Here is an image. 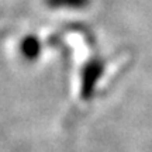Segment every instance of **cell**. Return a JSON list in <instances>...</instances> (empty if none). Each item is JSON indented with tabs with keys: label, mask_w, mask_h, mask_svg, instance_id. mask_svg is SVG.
<instances>
[{
	"label": "cell",
	"mask_w": 152,
	"mask_h": 152,
	"mask_svg": "<svg viewBox=\"0 0 152 152\" xmlns=\"http://www.w3.org/2000/svg\"><path fill=\"white\" fill-rule=\"evenodd\" d=\"M37 48H38V44L35 39H28L24 42V47H23V52L24 55H27L28 58H34L37 55Z\"/></svg>",
	"instance_id": "obj_1"
}]
</instances>
